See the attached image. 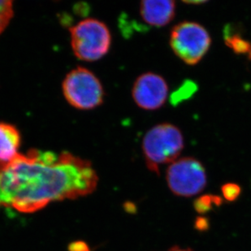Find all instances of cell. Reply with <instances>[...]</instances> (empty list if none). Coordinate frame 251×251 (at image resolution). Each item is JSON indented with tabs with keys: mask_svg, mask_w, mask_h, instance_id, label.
Instances as JSON below:
<instances>
[{
	"mask_svg": "<svg viewBox=\"0 0 251 251\" xmlns=\"http://www.w3.org/2000/svg\"><path fill=\"white\" fill-rule=\"evenodd\" d=\"M98 176L90 162L69 152L30 150L0 163V209L33 213L48 204L90 195Z\"/></svg>",
	"mask_w": 251,
	"mask_h": 251,
	"instance_id": "obj_1",
	"label": "cell"
},
{
	"mask_svg": "<svg viewBox=\"0 0 251 251\" xmlns=\"http://www.w3.org/2000/svg\"><path fill=\"white\" fill-rule=\"evenodd\" d=\"M185 147L180 128L169 123L151 128L142 140V152L150 170L159 173L160 164L176 161Z\"/></svg>",
	"mask_w": 251,
	"mask_h": 251,
	"instance_id": "obj_2",
	"label": "cell"
},
{
	"mask_svg": "<svg viewBox=\"0 0 251 251\" xmlns=\"http://www.w3.org/2000/svg\"><path fill=\"white\" fill-rule=\"evenodd\" d=\"M70 35L74 55L83 61H97L107 55L112 45L109 28L94 18L83 20L72 27Z\"/></svg>",
	"mask_w": 251,
	"mask_h": 251,
	"instance_id": "obj_3",
	"label": "cell"
},
{
	"mask_svg": "<svg viewBox=\"0 0 251 251\" xmlns=\"http://www.w3.org/2000/svg\"><path fill=\"white\" fill-rule=\"evenodd\" d=\"M62 90L72 107L83 111L99 107L104 99V90L100 79L83 67H77L67 74Z\"/></svg>",
	"mask_w": 251,
	"mask_h": 251,
	"instance_id": "obj_4",
	"label": "cell"
},
{
	"mask_svg": "<svg viewBox=\"0 0 251 251\" xmlns=\"http://www.w3.org/2000/svg\"><path fill=\"white\" fill-rule=\"evenodd\" d=\"M169 43L179 59L188 65H195L201 61L211 48V38L201 25L182 22L172 28Z\"/></svg>",
	"mask_w": 251,
	"mask_h": 251,
	"instance_id": "obj_5",
	"label": "cell"
},
{
	"mask_svg": "<svg viewBox=\"0 0 251 251\" xmlns=\"http://www.w3.org/2000/svg\"><path fill=\"white\" fill-rule=\"evenodd\" d=\"M166 180L171 191L181 197L198 195L207 182L205 168L192 157H185L172 163L167 170Z\"/></svg>",
	"mask_w": 251,
	"mask_h": 251,
	"instance_id": "obj_6",
	"label": "cell"
},
{
	"mask_svg": "<svg viewBox=\"0 0 251 251\" xmlns=\"http://www.w3.org/2000/svg\"><path fill=\"white\" fill-rule=\"evenodd\" d=\"M132 96L136 104L142 109H159L168 100V84L159 74L146 73L140 75L133 84Z\"/></svg>",
	"mask_w": 251,
	"mask_h": 251,
	"instance_id": "obj_7",
	"label": "cell"
},
{
	"mask_svg": "<svg viewBox=\"0 0 251 251\" xmlns=\"http://www.w3.org/2000/svg\"><path fill=\"white\" fill-rule=\"evenodd\" d=\"M140 15L146 23L154 27L169 24L176 14L173 0H145L140 3Z\"/></svg>",
	"mask_w": 251,
	"mask_h": 251,
	"instance_id": "obj_8",
	"label": "cell"
},
{
	"mask_svg": "<svg viewBox=\"0 0 251 251\" xmlns=\"http://www.w3.org/2000/svg\"><path fill=\"white\" fill-rule=\"evenodd\" d=\"M22 136L13 125L0 122V163L12 161L19 155Z\"/></svg>",
	"mask_w": 251,
	"mask_h": 251,
	"instance_id": "obj_9",
	"label": "cell"
},
{
	"mask_svg": "<svg viewBox=\"0 0 251 251\" xmlns=\"http://www.w3.org/2000/svg\"><path fill=\"white\" fill-rule=\"evenodd\" d=\"M225 42L227 47L237 55H245L251 60V43L242 38L239 33L225 32Z\"/></svg>",
	"mask_w": 251,
	"mask_h": 251,
	"instance_id": "obj_10",
	"label": "cell"
},
{
	"mask_svg": "<svg viewBox=\"0 0 251 251\" xmlns=\"http://www.w3.org/2000/svg\"><path fill=\"white\" fill-rule=\"evenodd\" d=\"M196 90L197 85L194 81H186L172 95L171 102L173 105L178 104L179 102L192 97V95L196 92Z\"/></svg>",
	"mask_w": 251,
	"mask_h": 251,
	"instance_id": "obj_11",
	"label": "cell"
},
{
	"mask_svg": "<svg viewBox=\"0 0 251 251\" xmlns=\"http://www.w3.org/2000/svg\"><path fill=\"white\" fill-rule=\"evenodd\" d=\"M13 14V2L11 0H0V34L7 28Z\"/></svg>",
	"mask_w": 251,
	"mask_h": 251,
	"instance_id": "obj_12",
	"label": "cell"
},
{
	"mask_svg": "<svg viewBox=\"0 0 251 251\" xmlns=\"http://www.w3.org/2000/svg\"><path fill=\"white\" fill-rule=\"evenodd\" d=\"M222 199L216 195H203L199 197L195 202V208L199 213H206L212 208L213 205H221Z\"/></svg>",
	"mask_w": 251,
	"mask_h": 251,
	"instance_id": "obj_13",
	"label": "cell"
},
{
	"mask_svg": "<svg viewBox=\"0 0 251 251\" xmlns=\"http://www.w3.org/2000/svg\"><path fill=\"white\" fill-rule=\"evenodd\" d=\"M221 191L223 194L224 198L227 201H233L241 195L242 189L239 185L235 183H226L221 188Z\"/></svg>",
	"mask_w": 251,
	"mask_h": 251,
	"instance_id": "obj_14",
	"label": "cell"
},
{
	"mask_svg": "<svg viewBox=\"0 0 251 251\" xmlns=\"http://www.w3.org/2000/svg\"><path fill=\"white\" fill-rule=\"evenodd\" d=\"M70 251H89V248L83 242H75L71 245Z\"/></svg>",
	"mask_w": 251,
	"mask_h": 251,
	"instance_id": "obj_15",
	"label": "cell"
},
{
	"mask_svg": "<svg viewBox=\"0 0 251 251\" xmlns=\"http://www.w3.org/2000/svg\"><path fill=\"white\" fill-rule=\"evenodd\" d=\"M206 227H207V223L206 220L201 218L197 221V227H199V229L202 230Z\"/></svg>",
	"mask_w": 251,
	"mask_h": 251,
	"instance_id": "obj_16",
	"label": "cell"
},
{
	"mask_svg": "<svg viewBox=\"0 0 251 251\" xmlns=\"http://www.w3.org/2000/svg\"><path fill=\"white\" fill-rule=\"evenodd\" d=\"M186 4H201V3H205L206 1H184Z\"/></svg>",
	"mask_w": 251,
	"mask_h": 251,
	"instance_id": "obj_17",
	"label": "cell"
},
{
	"mask_svg": "<svg viewBox=\"0 0 251 251\" xmlns=\"http://www.w3.org/2000/svg\"><path fill=\"white\" fill-rule=\"evenodd\" d=\"M168 251H192L190 249H183V248H180L178 247H173V248H171L170 250H168Z\"/></svg>",
	"mask_w": 251,
	"mask_h": 251,
	"instance_id": "obj_18",
	"label": "cell"
}]
</instances>
